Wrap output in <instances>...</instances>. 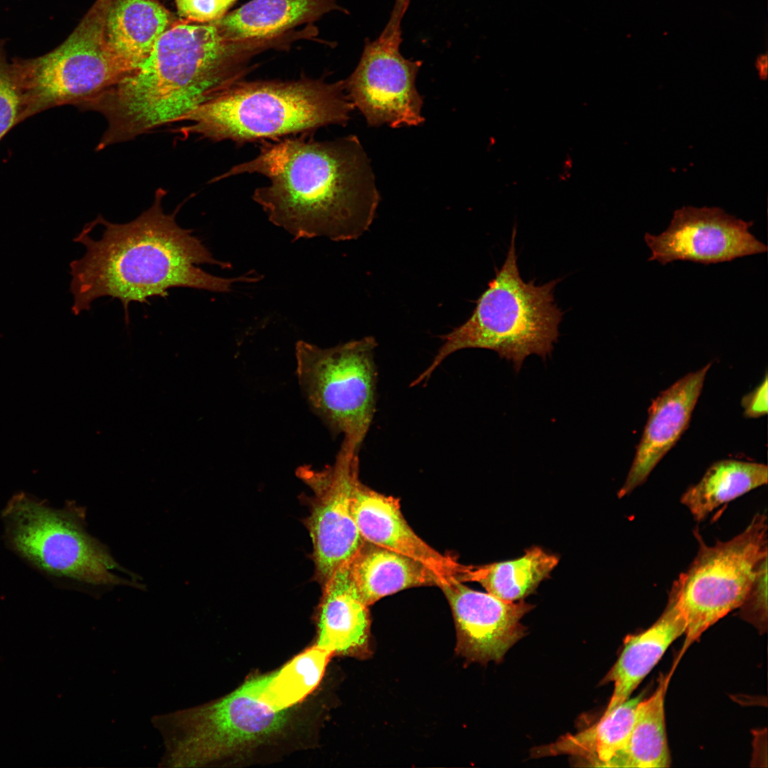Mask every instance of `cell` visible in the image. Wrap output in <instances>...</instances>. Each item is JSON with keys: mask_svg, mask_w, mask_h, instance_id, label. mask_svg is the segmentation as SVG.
Here are the masks:
<instances>
[{"mask_svg": "<svg viewBox=\"0 0 768 768\" xmlns=\"http://www.w3.org/2000/svg\"><path fill=\"white\" fill-rule=\"evenodd\" d=\"M516 235L514 227L504 262L476 301L471 316L442 336L443 343L434 360L412 386L427 380L447 356L464 348L494 351L511 361L516 372L532 354L543 359L550 356L563 315L553 296L561 279L542 285L534 279L525 282L518 266Z\"/></svg>", "mask_w": 768, "mask_h": 768, "instance_id": "5b68a950", "label": "cell"}, {"mask_svg": "<svg viewBox=\"0 0 768 768\" xmlns=\"http://www.w3.org/2000/svg\"><path fill=\"white\" fill-rule=\"evenodd\" d=\"M698 550L686 572L672 585L686 621L685 640L676 661L710 626L737 609L767 553V518L757 513L740 534L707 545L694 531Z\"/></svg>", "mask_w": 768, "mask_h": 768, "instance_id": "30bf717a", "label": "cell"}, {"mask_svg": "<svg viewBox=\"0 0 768 768\" xmlns=\"http://www.w3.org/2000/svg\"><path fill=\"white\" fill-rule=\"evenodd\" d=\"M353 513L364 540L417 560L442 580L457 578L466 565L436 550L412 529L399 500L375 491L361 482L355 491Z\"/></svg>", "mask_w": 768, "mask_h": 768, "instance_id": "2e32d148", "label": "cell"}, {"mask_svg": "<svg viewBox=\"0 0 768 768\" xmlns=\"http://www.w3.org/2000/svg\"><path fill=\"white\" fill-rule=\"evenodd\" d=\"M451 607L457 631L456 651L467 660L500 662L526 634L521 618L534 606L523 599H501L471 589L454 577L438 586Z\"/></svg>", "mask_w": 768, "mask_h": 768, "instance_id": "5bb4252c", "label": "cell"}, {"mask_svg": "<svg viewBox=\"0 0 768 768\" xmlns=\"http://www.w3.org/2000/svg\"><path fill=\"white\" fill-rule=\"evenodd\" d=\"M741 617L759 631L767 627V553L757 563L755 574L739 607Z\"/></svg>", "mask_w": 768, "mask_h": 768, "instance_id": "83f0119b", "label": "cell"}, {"mask_svg": "<svg viewBox=\"0 0 768 768\" xmlns=\"http://www.w3.org/2000/svg\"><path fill=\"white\" fill-rule=\"evenodd\" d=\"M349 567L361 599L368 607L401 590L439 586L442 580L424 563L366 540L349 561Z\"/></svg>", "mask_w": 768, "mask_h": 768, "instance_id": "ffe728a7", "label": "cell"}, {"mask_svg": "<svg viewBox=\"0 0 768 768\" xmlns=\"http://www.w3.org/2000/svg\"><path fill=\"white\" fill-rule=\"evenodd\" d=\"M84 509L74 503L55 508L25 493L2 511L7 545L44 574L91 586L142 585L124 572L107 548L85 529Z\"/></svg>", "mask_w": 768, "mask_h": 768, "instance_id": "8992f818", "label": "cell"}, {"mask_svg": "<svg viewBox=\"0 0 768 768\" xmlns=\"http://www.w3.org/2000/svg\"><path fill=\"white\" fill-rule=\"evenodd\" d=\"M280 42L231 41L213 23H172L136 70L79 107L107 119L97 150L180 122L241 81L250 59Z\"/></svg>", "mask_w": 768, "mask_h": 768, "instance_id": "7a4b0ae2", "label": "cell"}, {"mask_svg": "<svg viewBox=\"0 0 768 768\" xmlns=\"http://www.w3.org/2000/svg\"><path fill=\"white\" fill-rule=\"evenodd\" d=\"M178 13L183 20L196 23H210L226 14L237 0H175Z\"/></svg>", "mask_w": 768, "mask_h": 768, "instance_id": "f1b7e54d", "label": "cell"}, {"mask_svg": "<svg viewBox=\"0 0 768 768\" xmlns=\"http://www.w3.org/2000/svg\"><path fill=\"white\" fill-rule=\"evenodd\" d=\"M112 1L96 0L70 36L51 51L11 60L22 94L23 121L55 107L78 108L127 75L105 39Z\"/></svg>", "mask_w": 768, "mask_h": 768, "instance_id": "ba28073f", "label": "cell"}, {"mask_svg": "<svg viewBox=\"0 0 768 768\" xmlns=\"http://www.w3.org/2000/svg\"><path fill=\"white\" fill-rule=\"evenodd\" d=\"M171 25V14L156 0H113L106 17L105 39L129 75Z\"/></svg>", "mask_w": 768, "mask_h": 768, "instance_id": "d6986e66", "label": "cell"}, {"mask_svg": "<svg viewBox=\"0 0 768 768\" xmlns=\"http://www.w3.org/2000/svg\"><path fill=\"white\" fill-rule=\"evenodd\" d=\"M166 194L158 188L151 207L126 223H113L98 215L89 223L103 227L98 240L90 236L85 226L74 238L85 247L84 255L70 264L75 315L90 309L97 299L110 297L122 302L128 324L131 303L166 297L171 288L228 292L234 282L252 281L245 276L220 277L198 267L228 265L215 260L192 230L178 225L181 204L172 213H164L161 203Z\"/></svg>", "mask_w": 768, "mask_h": 768, "instance_id": "3957f363", "label": "cell"}, {"mask_svg": "<svg viewBox=\"0 0 768 768\" xmlns=\"http://www.w3.org/2000/svg\"><path fill=\"white\" fill-rule=\"evenodd\" d=\"M332 655L316 644L294 657L280 670L269 674L263 695L279 710H287L318 686Z\"/></svg>", "mask_w": 768, "mask_h": 768, "instance_id": "484cf974", "label": "cell"}, {"mask_svg": "<svg viewBox=\"0 0 768 768\" xmlns=\"http://www.w3.org/2000/svg\"><path fill=\"white\" fill-rule=\"evenodd\" d=\"M767 466L761 463L723 459L714 462L700 480L683 494L681 502L697 522L715 508L767 484Z\"/></svg>", "mask_w": 768, "mask_h": 768, "instance_id": "603a6c76", "label": "cell"}, {"mask_svg": "<svg viewBox=\"0 0 768 768\" xmlns=\"http://www.w3.org/2000/svg\"><path fill=\"white\" fill-rule=\"evenodd\" d=\"M242 174L268 178L252 199L272 223L296 239H356L370 226L380 201L370 160L354 135L266 142L256 157L213 181Z\"/></svg>", "mask_w": 768, "mask_h": 768, "instance_id": "6da1fadb", "label": "cell"}, {"mask_svg": "<svg viewBox=\"0 0 768 768\" xmlns=\"http://www.w3.org/2000/svg\"><path fill=\"white\" fill-rule=\"evenodd\" d=\"M296 474L311 490L304 519L311 543L314 579L322 585L364 543L353 513L359 483L358 451L341 444L333 464L321 469L302 466Z\"/></svg>", "mask_w": 768, "mask_h": 768, "instance_id": "8fae6325", "label": "cell"}, {"mask_svg": "<svg viewBox=\"0 0 768 768\" xmlns=\"http://www.w3.org/2000/svg\"><path fill=\"white\" fill-rule=\"evenodd\" d=\"M269 675L253 678L205 706L154 718L165 742L164 767H198L256 745L277 732L287 710L263 695Z\"/></svg>", "mask_w": 768, "mask_h": 768, "instance_id": "52a82bcc", "label": "cell"}, {"mask_svg": "<svg viewBox=\"0 0 768 768\" xmlns=\"http://www.w3.org/2000/svg\"><path fill=\"white\" fill-rule=\"evenodd\" d=\"M744 415L748 418H757L767 413V375L752 392L745 395L741 400Z\"/></svg>", "mask_w": 768, "mask_h": 768, "instance_id": "f546056e", "label": "cell"}, {"mask_svg": "<svg viewBox=\"0 0 768 768\" xmlns=\"http://www.w3.org/2000/svg\"><path fill=\"white\" fill-rule=\"evenodd\" d=\"M376 346L373 336L327 348L296 345L297 375L309 405L332 432L343 434L342 444L356 451L375 411Z\"/></svg>", "mask_w": 768, "mask_h": 768, "instance_id": "9c48e42d", "label": "cell"}, {"mask_svg": "<svg viewBox=\"0 0 768 768\" xmlns=\"http://www.w3.org/2000/svg\"><path fill=\"white\" fill-rule=\"evenodd\" d=\"M753 224L719 207L683 206L674 211L664 232L645 234L651 251L648 260L662 265L676 260L709 265L766 252L767 245L750 231Z\"/></svg>", "mask_w": 768, "mask_h": 768, "instance_id": "4fadbf2b", "label": "cell"}, {"mask_svg": "<svg viewBox=\"0 0 768 768\" xmlns=\"http://www.w3.org/2000/svg\"><path fill=\"white\" fill-rule=\"evenodd\" d=\"M558 558L539 547L515 560L482 566H466L458 580L476 582L490 594L508 602L523 599L548 577Z\"/></svg>", "mask_w": 768, "mask_h": 768, "instance_id": "d4e9b609", "label": "cell"}, {"mask_svg": "<svg viewBox=\"0 0 768 768\" xmlns=\"http://www.w3.org/2000/svg\"><path fill=\"white\" fill-rule=\"evenodd\" d=\"M336 9L334 0H251L213 23L228 41L267 40Z\"/></svg>", "mask_w": 768, "mask_h": 768, "instance_id": "44dd1931", "label": "cell"}, {"mask_svg": "<svg viewBox=\"0 0 768 768\" xmlns=\"http://www.w3.org/2000/svg\"><path fill=\"white\" fill-rule=\"evenodd\" d=\"M659 678L654 693L640 700L626 748L609 761L606 767H668L671 757L666 738L664 698L676 666Z\"/></svg>", "mask_w": 768, "mask_h": 768, "instance_id": "cb8c5ba5", "label": "cell"}, {"mask_svg": "<svg viewBox=\"0 0 768 768\" xmlns=\"http://www.w3.org/2000/svg\"><path fill=\"white\" fill-rule=\"evenodd\" d=\"M410 0H395L390 20L401 22V20L407 11Z\"/></svg>", "mask_w": 768, "mask_h": 768, "instance_id": "4dcf8cb0", "label": "cell"}, {"mask_svg": "<svg viewBox=\"0 0 768 768\" xmlns=\"http://www.w3.org/2000/svg\"><path fill=\"white\" fill-rule=\"evenodd\" d=\"M401 23L389 21L379 37L366 41L359 63L345 80L350 101L370 126H417L423 100L415 86L421 61L400 52Z\"/></svg>", "mask_w": 768, "mask_h": 768, "instance_id": "7c38bea8", "label": "cell"}, {"mask_svg": "<svg viewBox=\"0 0 768 768\" xmlns=\"http://www.w3.org/2000/svg\"><path fill=\"white\" fill-rule=\"evenodd\" d=\"M710 366L686 374L653 400L632 464L617 493L619 498L644 484L687 430Z\"/></svg>", "mask_w": 768, "mask_h": 768, "instance_id": "9a60e30c", "label": "cell"}, {"mask_svg": "<svg viewBox=\"0 0 768 768\" xmlns=\"http://www.w3.org/2000/svg\"><path fill=\"white\" fill-rule=\"evenodd\" d=\"M686 628L676 591L671 587L661 615L647 629L626 636L618 659L601 681L602 684H614L612 695L603 714L629 698L669 646L685 634Z\"/></svg>", "mask_w": 768, "mask_h": 768, "instance_id": "ac0fdd59", "label": "cell"}, {"mask_svg": "<svg viewBox=\"0 0 768 768\" xmlns=\"http://www.w3.org/2000/svg\"><path fill=\"white\" fill-rule=\"evenodd\" d=\"M317 610L316 645L332 656L365 658L370 654V618L352 580L349 562L321 585Z\"/></svg>", "mask_w": 768, "mask_h": 768, "instance_id": "e0dca14e", "label": "cell"}, {"mask_svg": "<svg viewBox=\"0 0 768 768\" xmlns=\"http://www.w3.org/2000/svg\"><path fill=\"white\" fill-rule=\"evenodd\" d=\"M23 97L4 46L0 44V141L15 126L23 122Z\"/></svg>", "mask_w": 768, "mask_h": 768, "instance_id": "4316f807", "label": "cell"}, {"mask_svg": "<svg viewBox=\"0 0 768 768\" xmlns=\"http://www.w3.org/2000/svg\"><path fill=\"white\" fill-rule=\"evenodd\" d=\"M345 80L240 81L196 107L176 130L214 142L279 139L320 127L346 125L354 109Z\"/></svg>", "mask_w": 768, "mask_h": 768, "instance_id": "277c9868", "label": "cell"}, {"mask_svg": "<svg viewBox=\"0 0 768 768\" xmlns=\"http://www.w3.org/2000/svg\"><path fill=\"white\" fill-rule=\"evenodd\" d=\"M641 698V695L627 699L603 714L590 727L575 735H563L550 745L535 747L531 756L570 754L584 757L593 766L606 767L627 746Z\"/></svg>", "mask_w": 768, "mask_h": 768, "instance_id": "7402d4cb", "label": "cell"}]
</instances>
